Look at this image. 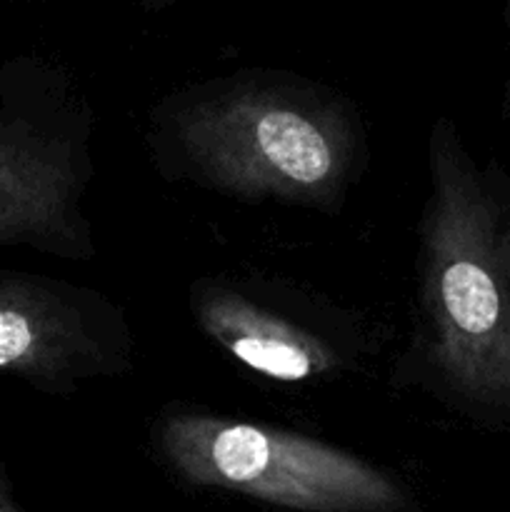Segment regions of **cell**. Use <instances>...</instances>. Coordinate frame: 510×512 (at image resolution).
<instances>
[{
    "label": "cell",
    "mask_w": 510,
    "mask_h": 512,
    "mask_svg": "<svg viewBox=\"0 0 510 512\" xmlns=\"http://www.w3.org/2000/svg\"><path fill=\"white\" fill-rule=\"evenodd\" d=\"M488 173L490 180H493L495 198H498V250L505 283H508L510 290V178L495 163L490 165Z\"/></svg>",
    "instance_id": "cell-7"
},
{
    "label": "cell",
    "mask_w": 510,
    "mask_h": 512,
    "mask_svg": "<svg viewBox=\"0 0 510 512\" xmlns=\"http://www.w3.org/2000/svg\"><path fill=\"white\" fill-rule=\"evenodd\" d=\"M160 453L190 485L300 512H408L403 485L368 460L308 435L215 415H173Z\"/></svg>",
    "instance_id": "cell-3"
},
{
    "label": "cell",
    "mask_w": 510,
    "mask_h": 512,
    "mask_svg": "<svg viewBox=\"0 0 510 512\" xmlns=\"http://www.w3.org/2000/svg\"><path fill=\"white\" fill-rule=\"evenodd\" d=\"M190 308L213 343L265 378L303 383L340 368V353L328 340L238 290L203 280L193 285Z\"/></svg>",
    "instance_id": "cell-6"
},
{
    "label": "cell",
    "mask_w": 510,
    "mask_h": 512,
    "mask_svg": "<svg viewBox=\"0 0 510 512\" xmlns=\"http://www.w3.org/2000/svg\"><path fill=\"white\" fill-rule=\"evenodd\" d=\"M0 512H23L18 508L13 498V488H10V480L5 475L3 463H0Z\"/></svg>",
    "instance_id": "cell-8"
},
{
    "label": "cell",
    "mask_w": 510,
    "mask_h": 512,
    "mask_svg": "<svg viewBox=\"0 0 510 512\" xmlns=\"http://www.w3.org/2000/svg\"><path fill=\"white\" fill-rule=\"evenodd\" d=\"M53 88L35 60H10L0 70V245L88 258L85 158L60 123Z\"/></svg>",
    "instance_id": "cell-4"
},
{
    "label": "cell",
    "mask_w": 510,
    "mask_h": 512,
    "mask_svg": "<svg viewBox=\"0 0 510 512\" xmlns=\"http://www.w3.org/2000/svg\"><path fill=\"white\" fill-rule=\"evenodd\" d=\"M423 313L428 355L455 398L510 415V290L498 250V198L458 130L430 138L423 215Z\"/></svg>",
    "instance_id": "cell-2"
},
{
    "label": "cell",
    "mask_w": 510,
    "mask_h": 512,
    "mask_svg": "<svg viewBox=\"0 0 510 512\" xmlns=\"http://www.w3.org/2000/svg\"><path fill=\"white\" fill-rule=\"evenodd\" d=\"M168 123L178 158L200 183L310 208L343 198L363 145L348 105L298 78L225 80L180 98Z\"/></svg>",
    "instance_id": "cell-1"
},
{
    "label": "cell",
    "mask_w": 510,
    "mask_h": 512,
    "mask_svg": "<svg viewBox=\"0 0 510 512\" xmlns=\"http://www.w3.org/2000/svg\"><path fill=\"white\" fill-rule=\"evenodd\" d=\"M130 365V338L103 295L45 275L0 268V373L48 395Z\"/></svg>",
    "instance_id": "cell-5"
},
{
    "label": "cell",
    "mask_w": 510,
    "mask_h": 512,
    "mask_svg": "<svg viewBox=\"0 0 510 512\" xmlns=\"http://www.w3.org/2000/svg\"><path fill=\"white\" fill-rule=\"evenodd\" d=\"M508 25H510V10H508ZM508 100H510V95H508Z\"/></svg>",
    "instance_id": "cell-9"
}]
</instances>
